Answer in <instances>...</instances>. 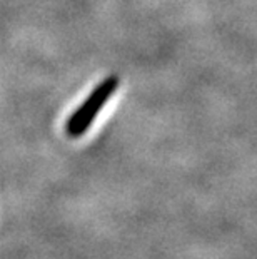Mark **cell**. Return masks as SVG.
<instances>
[{"instance_id":"6da1fadb","label":"cell","mask_w":257,"mask_h":259,"mask_svg":"<svg viewBox=\"0 0 257 259\" xmlns=\"http://www.w3.org/2000/svg\"><path fill=\"white\" fill-rule=\"evenodd\" d=\"M119 82L120 80L117 75H109L100 84L95 85V89L90 92V96L82 102V106L70 115L67 124H65V132H67L69 137H80L89 131L97 112L106 106L109 97H112L116 94Z\"/></svg>"}]
</instances>
